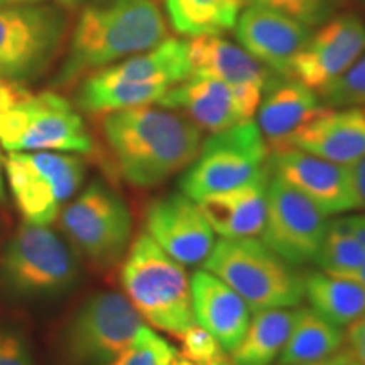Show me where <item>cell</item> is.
I'll return each instance as SVG.
<instances>
[{
    "mask_svg": "<svg viewBox=\"0 0 365 365\" xmlns=\"http://www.w3.org/2000/svg\"><path fill=\"white\" fill-rule=\"evenodd\" d=\"M269 161V144L254 118L202 140L193 163L182 171L181 193L200 202L205 196L244 185Z\"/></svg>",
    "mask_w": 365,
    "mask_h": 365,
    "instance_id": "30bf717a",
    "label": "cell"
},
{
    "mask_svg": "<svg viewBox=\"0 0 365 365\" xmlns=\"http://www.w3.org/2000/svg\"><path fill=\"white\" fill-rule=\"evenodd\" d=\"M345 340L349 341V350L352 352L354 359L365 365V314L352 325H349Z\"/></svg>",
    "mask_w": 365,
    "mask_h": 365,
    "instance_id": "836d02e7",
    "label": "cell"
},
{
    "mask_svg": "<svg viewBox=\"0 0 365 365\" xmlns=\"http://www.w3.org/2000/svg\"><path fill=\"white\" fill-rule=\"evenodd\" d=\"M269 163L244 185L205 196L198 207L220 239H242L261 234L267 210Z\"/></svg>",
    "mask_w": 365,
    "mask_h": 365,
    "instance_id": "44dd1931",
    "label": "cell"
},
{
    "mask_svg": "<svg viewBox=\"0 0 365 365\" xmlns=\"http://www.w3.org/2000/svg\"><path fill=\"white\" fill-rule=\"evenodd\" d=\"M328 218L312 200L271 173L261 240L282 261L291 266L314 262L330 223Z\"/></svg>",
    "mask_w": 365,
    "mask_h": 365,
    "instance_id": "7c38bea8",
    "label": "cell"
},
{
    "mask_svg": "<svg viewBox=\"0 0 365 365\" xmlns=\"http://www.w3.org/2000/svg\"><path fill=\"white\" fill-rule=\"evenodd\" d=\"M120 286L144 322L159 331L180 339L196 323L185 266L145 232L130 242L122 261Z\"/></svg>",
    "mask_w": 365,
    "mask_h": 365,
    "instance_id": "3957f363",
    "label": "cell"
},
{
    "mask_svg": "<svg viewBox=\"0 0 365 365\" xmlns=\"http://www.w3.org/2000/svg\"><path fill=\"white\" fill-rule=\"evenodd\" d=\"M66 36V17L51 6L0 7V80L38 78L53 63Z\"/></svg>",
    "mask_w": 365,
    "mask_h": 365,
    "instance_id": "8fae6325",
    "label": "cell"
},
{
    "mask_svg": "<svg viewBox=\"0 0 365 365\" xmlns=\"http://www.w3.org/2000/svg\"><path fill=\"white\" fill-rule=\"evenodd\" d=\"M296 309L272 308L254 313L240 344L230 352L234 365H272L284 349Z\"/></svg>",
    "mask_w": 365,
    "mask_h": 365,
    "instance_id": "484cf974",
    "label": "cell"
},
{
    "mask_svg": "<svg viewBox=\"0 0 365 365\" xmlns=\"http://www.w3.org/2000/svg\"><path fill=\"white\" fill-rule=\"evenodd\" d=\"M0 365H38L31 341L19 327L0 323Z\"/></svg>",
    "mask_w": 365,
    "mask_h": 365,
    "instance_id": "d6a6232c",
    "label": "cell"
},
{
    "mask_svg": "<svg viewBox=\"0 0 365 365\" xmlns=\"http://www.w3.org/2000/svg\"><path fill=\"white\" fill-rule=\"evenodd\" d=\"M168 38L156 0H100L76 21L54 86H70L90 73L148 51Z\"/></svg>",
    "mask_w": 365,
    "mask_h": 365,
    "instance_id": "7a4b0ae2",
    "label": "cell"
},
{
    "mask_svg": "<svg viewBox=\"0 0 365 365\" xmlns=\"http://www.w3.org/2000/svg\"><path fill=\"white\" fill-rule=\"evenodd\" d=\"M178 352L149 325H144L110 365H170Z\"/></svg>",
    "mask_w": 365,
    "mask_h": 365,
    "instance_id": "f1b7e54d",
    "label": "cell"
},
{
    "mask_svg": "<svg viewBox=\"0 0 365 365\" xmlns=\"http://www.w3.org/2000/svg\"><path fill=\"white\" fill-rule=\"evenodd\" d=\"M180 340L181 355H185L186 359L193 360L198 365L212 364L213 360L225 355L215 336L208 330H205L203 327H200L198 323H195L193 327H190L188 330L182 333Z\"/></svg>",
    "mask_w": 365,
    "mask_h": 365,
    "instance_id": "1f68e13d",
    "label": "cell"
},
{
    "mask_svg": "<svg viewBox=\"0 0 365 365\" xmlns=\"http://www.w3.org/2000/svg\"><path fill=\"white\" fill-rule=\"evenodd\" d=\"M303 284L309 307L333 325L349 327L365 314V289L352 279L317 271L303 276Z\"/></svg>",
    "mask_w": 365,
    "mask_h": 365,
    "instance_id": "d4e9b609",
    "label": "cell"
},
{
    "mask_svg": "<svg viewBox=\"0 0 365 365\" xmlns=\"http://www.w3.org/2000/svg\"><path fill=\"white\" fill-rule=\"evenodd\" d=\"M207 365H234V364H232V360L225 359V355H223V357L217 359V360H213L212 364H207Z\"/></svg>",
    "mask_w": 365,
    "mask_h": 365,
    "instance_id": "7bdbcfd3",
    "label": "cell"
},
{
    "mask_svg": "<svg viewBox=\"0 0 365 365\" xmlns=\"http://www.w3.org/2000/svg\"><path fill=\"white\" fill-rule=\"evenodd\" d=\"M102 70L113 78L129 83L175 86L191 75L188 43L168 36L163 43L148 51L122 59Z\"/></svg>",
    "mask_w": 365,
    "mask_h": 365,
    "instance_id": "603a6c76",
    "label": "cell"
},
{
    "mask_svg": "<svg viewBox=\"0 0 365 365\" xmlns=\"http://www.w3.org/2000/svg\"><path fill=\"white\" fill-rule=\"evenodd\" d=\"M339 2L340 0H249V4L284 14L309 29L330 21L336 12Z\"/></svg>",
    "mask_w": 365,
    "mask_h": 365,
    "instance_id": "4dcf8cb0",
    "label": "cell"
},
{
    "mask_svg": "<svg viewBox=\"0 0 365 365\" xmlns=\"http://www.w3.org/2000/svg\"><path fill=\"white\" fill-rule=\"evenodd\" d=\"M6 200V171H4V159L0 156V203Z\"/></svg>",
    "mask_w": 365,
    "mask_h": 365,
    "instance_id": "ab89813d",
    "label": "cell"
},
{
    "mask_svg": "<svg viewBox=\"0 0 365 365\" xmlns=\"http://www.w3.org/2000/svg\"><path fill=\"white\" fill-rule=\"evenodd\" d=\"M276 148H294L354 166L365 156V105L327 108Z\"/></svg>",
    "mask_w": 365,
    "mask_h": 365,
    "instance_id": "ac0fdd59",
    "label": "cell"
},
{
    "mask_svg": "<svg viewBox=\"0 0 365 365\" xmlns=\"http://www.w3.org/2000/svg\"><path fill=\"white\" fill-rule=\"evenodd\" d=\"M352 359H354V355L349 350V346H346V349H341L336 354L330 355L328 359H323V360H319V362H313V364H307V365H346Z\"/></svg>",
    "mask_w": 365,
    "mask_h": 365,
    "instance_id": "74e56055",
    "label": "cell"
},
{
    "mask_svg": "<svg viewBox=\"0 0 365 365\" xmlns=\"http://www.w3.org/2000/svg\"><path fill=\"white\" fill-rule=\"evenodd\" d=\"M344 220L346 223V227H349V230L352 232L355 239H357L365 249V213H362V215L344 217Z\"/></svg>",
    "mask_w": 365,
    "mask_h": 365,
    "instance_id": "d590c367",
    "label": "cell"
},
{
    "mask_svg": "<svg viewBox=\"0 0 365 365\" xmlns=\"http://www.w3.org/2000/svg\"><path fill=\"white\" fill-rule=\"evenodd\" d=\"M41 0H0V7L6 6H24V4H38Z\"/></svg>",
    "mask_w": 365,
    "mask_h": 365,
    "instance_id": "60d3db41",
    "label": "cell"
},
{
    "mask_svg": "<svg viewBox=\"0 0 365 365\" xmlns=\"http://www.w3.org/2000/svg\"><path fill=\"white\" fill-rule=\"evenodd\" d=\"M22 97H24V95L17 90L16 85L0 80V113L7 110L12 103H16L17 100Z\"/></svg>",
    "mask_w": 365,
    "mask_h": 365,
    "instance_id": "e575fe53",
    "label": "cell"
},
{
    "mask_svg": "<svg viewBox=\"0 0 365 365\" xmlns=\"http://www.w3.org/2000/svg\"><path fill=\"white\" fill-rule=\"evenodd\" d=\"M364 2H365V0H364Z\"/></svg>",
    "mask_w": 365,
    "mask_h": 365,
    "instance_id": "bcb514c9",
    "label": "cell"
},
{
    "mask_svg": "<svg viewBox=\"0 0 365 365\" xmlns=\"http://www.w3.org/2000/svg\"><path fill=\"white\" fill-rule=\"evenodd\" d=\"M190 287L195 322L215 336L223 352H234L252 318L249 304L203 267L190 277Z\"/></svg>",
    "mask_w": 365,
    "mask_h": 365,
    "instance_id": "d6986e66",
    "label": "cell"
},
{
    "mask_svg": "<svg viewBox=\"0 0 365 365\" xmlns=\"http://www.w3.org/2000/svg\"><path fill=\"white\" fill-rule=\"evenodd\" d=\"M6 181L22 220L51 225L83 185L85 163L71 153H9Z\"/></svg>",
    "mask_w": 365,
    "mask_h": 365,
    "instance_id": "9c48e42d",
    "label": "cell"
},
{
    "mask_svg": "<svg viewBox=\"0 0 365 365\" xmlns=\"http://www.w3.org/2000/svg\"><path fill=\"white\" fill-rule=\"evenodd\" d=\"M78 276L75 252L49 225L24 222L0 254V289L16 299L56 298Z\"/></svg>",
    "mask_w": 365,
    "mask_h": 365,
    "instance_id": "5b68a950",
    "label": "cell"
},
{
    "mask_svg": "<svg viewBox=\"0 0 365 365\" xmlns=\"http://www.w3.org/2000/svg\"><path fill=\"white\" fill-rule=\"evenodd\" d=\"M158 105L182 113L208 134L247 120L240 110L234 88L208 76H188L181 83L171 86Z\"/></svg>",
    "mask_w": 365,
    "mask_h": 365,
    "instance_id": "7402d4cb",
    "label": "cell"
},
{
    "mask_svg": "<svg viewBox=\"0 0 365 365\" xmlns=\"http://www.w3.org/2000/svg\"><path fill=\"white\" fill-rule=\"evenodd\" d=\"M244 0H164L168 19L186 38L220 36L234 29Z\"/></svg>",
    "mask_w": 365,
    "mask_h": 365,
    "instance_id": "4316f807",
    "label": "cell"
},
{
    "mask_svg": "<svg viewBox=\"0 0 365 365\" xmlns=\"http://www.w3.org/2000/svg\"><path fill=\"white\" fill-rule=\"evenodd\" d=\"M346 365H364L362 362H359V360H355V359H352V360H350V362L349 364H346Z\"/></svg>",
    "mask_w": 365,
    "mask_h": 365,
    "instance_id": "f6af8a7d",
    "label": "cell"
},
{
    "mask_svg": "<svg viewBox=\"0 0 365 365\" xmlns=\"http://www.w3.org/2000/svg\"><path fill=\"white\" fill-rule=\"evenodd\" d=\"M327 107L318 91L291 76H271L264 86L257 108V122L269 149L284 143L299 127L318 117Z\"/></svg>",
    "mask_w": 365,
    "mask_h": 365,
    "instance_id": "ffe728a7",
    "label": "cell"
},
{
    "mask_svg": "<svg viewBox=\"0 0 365 365\" xmlns=\"http://www.w3.org/2000/svg\"><path fill=\"white\" fill-rule=\"evenodd\" d=\"M102 135L118 173L135 188H156L185 171L203 140L188 117L161 105L105 113Z\"/></svg>",
    "mask_w": 365,
    "mask_h": 365,
    "instance_id": "6da1fadb",
    "label": "cell"
},
{
    "mask_svg": "<svg viewBox=\"0 0 365 365\" xmlns=\"http://www.w3.org/2000/svg\"><path fill=\"white\" fill-rule=\"evenodd\" d=\"M63 4H68V6H76V4H81V2H86V0H61Z\"/></svg>",
    "mask_w": 365,
    "mask_h": 365,
    "instance_id": "ee69618b",
    "label": "cell"
},
{
    "mask_svg": "<svg viewBox=\"0 0 365 365\" xmlns=\"http://www.w3.org/2000/svg\"><path fill=\"white\" fill-rule=\"evenodd\" d=\"M0 145L7 153L90 154L93 139L65 97L41 91L19 98L0 113Z\"/></svg>",
    "mask_w": 365,
    "mask_h": 365,
    "instance_id": "52a82bcc",
    "label": "cell"
},
{
    "mask_svg": "<svg viewBox=\"0 0 365 365\" xmlns=\"http://www.w3.org/2000/svg\"><path fill=\"white\" fill-rule=\"evenodd\" d=\"M313 31L272 9L249 4L235 22V36L242 48L277 75H289L296 54Z\"/></svg>",
    "mask_w": 365,
    "mask_h": 365,
    "instance_id": "e0dca14e",
    "label": "cell"
},
{
    "mask_svg": "<svg viewBox=\"0 0 365 365\" xmlns=\"http://www.w3.org/2000/svg\"><path fill=\"white\" fill-rule=\"evenodd\" d=\"M364 53V22L357 16L331 17L309 36L287 76L319 91L344 75Z\"/></svg>",
    "mask_w": 365,
    "mask_h": 365,
    "instance_id": "9a60e30c",
    "label": "cell"
},
{
    "mask_svg": "<svg viewBox=\"0 0 365 365\" xmlns=\"http://www.w3.org/2000/svg\"><path fill=\"white\" fill-rule=\"evenodd\" d=\"M188 59L191 75L220 80L234 88L240 110L250 120L261 103L264 86L271 73L262 63L220 36H198L190 38ZM190 75V76H191Z\"/></svg>",
    "mask_w": 365,
    "mask_h": 365,
    "instance_id": "2e32d148",
    "label": "cell"
},
{
    "mask_svg": "<svg viewBox=\"0 0 365 365\" xmlns=\"http://www.w3.org/2000/svg\"><path fill=\"white\" fill-rule=\"evenodd\" d=\"M323 272L331 276H345L365 262V249L349 230L344 217L328 223L322 247L314 259Z\"/></svg>",
    "mask_w": 365,
    "mask_h": 365,
    "instance_id": "83f0119b",
    "label": "cell"
},
{
    "mask_svg": "<svg viewBox=\"0 0 365 365\" xmlns=\"http://www.w3.org/2000/svg\"><path fill=\"white\" fill-rule=\"evenodd\" d=\"M63 234L100 271L124 261L132 242V217L122 196L103 181H91L58 217Z\"/></svg>",
    "mask_w": 365,
    "mask_h": 365,
    "instance_id": "ba28073f",
    "label": "cell"
},
{
    "mask_svg": "<svg viewBox=\"0 0 365 365\" xmlns=\"http://www.w3.org/2000/svg\"><path fill=\"white\" fill-rule=\"evenodd\" d=\"M269 170L330 215L360 210L354 168L294 148L269 149Z\"/></svg>",
    "mask_w": 365,
    "mask_h": 365,
    "instance_id": "4fadbf2b",
    "label": "cell"
},
{
    "mask_svg": "<svg viewBox=\"0 0 365 365\" xmlns=\"http://www.w3.org/2000/svg\"><path fill=\"white\" fill-rule=\"evenodd\" d=\"M144 325L125 294H91L59 333V360L63 365H110Z\"/></svg>",
    "mask_w": 365,
    "mask_h": 365,
    "instance_id": "8992f818",
    "label": "cell"
},
{
    "mask_svg": "<svg viewBox=\"0 0 365 365\" xmlns=\"http://www.w3.org/2000/svg\"><path fill=\"white\" fill-rule=\"evenodd\" d=\"M318 95L327 108L365 105V53L344 75L319 90Z\"/></svg>",
    "mask_w": 365,
    "mask_h": 365,
    "instance_id": "f546056e",
    "label": "cell"
},
{
    "mask_svg": "<svg viewBox=\"0 0 365 365\" xmlns=\"http://www.w3.org/2000/svg\"><path fill=\"white\" fill-rule=\"evenodd\" d=\"M345 333L312 307L298 308L277 365H307L328 359L344 349Z\"/></svg>",
    "mask_w": 365,
    "mask_h": 365,
    "instance_id": "cb8c5ba5",
    "label": "cell"
},
{
    "mask_svg": "<svg viewBox=\"0 0 365 365\" xmlns=\"http://www.w3.org/2000/svg\"><path fill=\"white\" fill-rule=\"evenodd\" d=\"M354 178H355V185H357V191H359V198H360V205L365 210V156L360 159L357 164H354Z\"/></svg>",
    "mask_w": 365,
    "mask_h": 365,
    "instance_id": "8d00e7d4",
    "label": "cell"
},
{
    "mask_svg": "<svg viewBox=\"0 0 365 365\" xmlns=\"http://www.w3.org/2000/svg\"><path fill=\"white\" fill-rule=\"evenodd\" d=\"M144 232L182 266L203 264L215 245V232L185 193L153 200L145 208Z\"/></svg>",
    "mask_w": 365,
    "mask_h": 365,
    "instance_id": "5bb4252c",
    "label": "cell"
},
{
    "mask_svg": "<svg viewBox=\"0 0 365 365\" xmlns=\"http://www.w3.org/2000/svg\"><path fill=\"white\" fill-rule=\"evenodd\" d=\"M340 277H346V279H352L360 284L365 289V262L360 266L359 269H355V271L345 274V276H340Z\"/></svg>",
    "mask_w": 365,
    "mask_h": 365,
    "instance_id": "f35d334b",
    "label": "cell"
},
{
    "mask_svg": "<svg viewBox=\"0 0 365 365\" xmlns=\"http://www.w3.org/2000/svg\"><path fill=\"white\" fill-rule=\"evenodd\" d=\"M170 365H198V364L193 362V360L186 359L185 355H181V354H176L175 357H173V360H171V364H170Z\"/></svg>",
    "mask_w": 365,
    "mask_h": 365,
    "instance_id": "b9f144b4",
    "label": "cell"
},
{
    "mask_svg": "<svg viewBox=\"0 0 365 365\" xmlns=\"http://www.w3.org/2000/svg\"><path fill=\"white\" fill-rule=\"evenodd\" d=\"M203 269L230 286L252 313L296 308L304 298L303 276L255 237L215 242Z\"/></svg>",
    "mask_w": 365,
    "mask_h": 365,
    "instance_id": "277c9868",
    "label": "cell"
}]
</instances>
